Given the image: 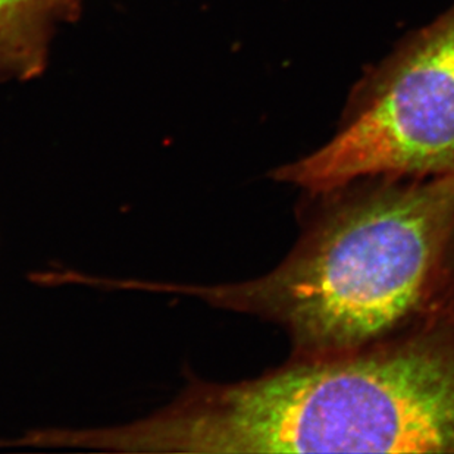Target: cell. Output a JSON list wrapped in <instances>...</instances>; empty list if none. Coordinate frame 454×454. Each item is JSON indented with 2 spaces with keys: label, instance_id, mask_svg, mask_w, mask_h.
I'll return each mask as SVG.
<instances>
[{
  "label": "cell",
  "instance_id": "1",
  "mask_svg": "<svg viewBox=\"0 0 454 454\" xmlns=\"http://www.w3.org/2000/svg\"><path fill=\"white\" fill-rule=\"evenodd\" d=\"M301 231L268 274L129 287L199 297L281 326L292 359L399 339L454 317V176H360L303 192Z\"/></svg>",
  "mask_w": 454,
  "mask_h": 454
},
{
  "label": "cell",
  "instance_id": "2",
  "mask_svg": "<svg viewBox=\"0 0 454 454\" xmlns=\"http://www.w3.org/2000/svg\"><path fill=\"white\" fill-rule=\"evenodd\" d=\"M116 440L129 453L454 454V317L253 380L196 382Z\"/></svg>",
  "mask_w": 454,
  "mask_h": 454
},
{
  "label": "cell",
  "instance_id": "3",
  "mask_svg": "<svg viewBox=\"0 0 454 454\" xmlns=\"http://www.w3.org/2000/svg\"><path fill=\"white\" fill-rule=\"evenodd\" d=\"M372 176H454V8L330 142L270 174L301 192Z\"/></svg>",
  "mask_w": 454,
  "mask_h": 454
},
{
  "label": "cell",
  "instance_id": "4",
  "mask_svg": "<svg viewBox=\"0 0 454 454\" xmlns=\"http://www.w3.org/2000/svg\"><path fill=\"white\" fill-rule=\"evenodd\" d=\"M80 11V0H0V78L26 82L43 73L56 28Z\"/></svg>",
  "mask_w": 454,
  "mask_h": 454
}]
</instances>
